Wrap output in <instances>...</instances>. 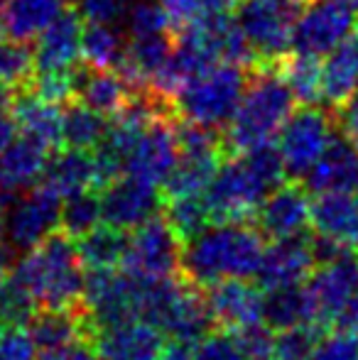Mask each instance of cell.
<instances>
[{"instance_id":"10","label":"cell","mask_w":358,"mask_h":360,"mask_svg":"<svg viewBox=\"0 0 358 360\" xmlns=\"http://www.w3.org/2000/svg\"><path fill=\"white\" fill-rule=\"evenodd\" d=\"M181 240L165 216H153L133 228L125 248L123 270L145 277H172L179 272Z\"/></svg>"},{"instance_id":"48","label":"cell","mask_w":358,"mask_h":360,"mask_svg":"<svg viewBox=\"0 0 358 360\" xmlns=\"http://www.w3.org/2000/svg\"><path fill=\"white\" fill-rule=\"evenodd\" d=\"M336 125H339L341 133H344L358 150V113H356V110L339 108V110H336Z\"/></svg>"},{"instance_id":"11","label":"cell","mask_w":358,"mask_h":360,"mask_svg":"<svg viewBox=\"0 0 358 360\" xmlns=\"http://www.w3.org/2000/svg\"><path fill=\"white\" fill-rule=\"evenodd\" d=\"M305 287L312 299L314 323H319L326 331L331 328L341 307L358 292V257L354 250H346L334 260L314 265Z\"/></svg>"},{"instance_id":"31","label":"cell","mask_w":358,"mask_h":360,"mask_svg":"<svg viewBox=\"0 0 358 360\" xmlns=\"http://www.w3.org/2000/svg\"><path fill=\"white\" fill-rule=\"evenodd\" d=\"M108 118L79 101L69 98L62 108V145L74 150H96L103 140Z\"/></svg>"},{"instance_id":"4","label":"cell","mask_w":358,"mask_h":360,"mask_svg":"<svg viewBox=\"0 0 358 360\" xmlns=\"http://www.w3.org/2000/svg\"><path fill=\"white\" fill-rule=\"evenodd\" d=\"M15 275L27 285L32 297L44 309H79L84 297L87 267L74 245V238L54 231L25 250L15 265Z\"/></svg>"},{"instance_id":"54","label":"cell","mask_w":358,"mask_h":360,"mask_svg":"<svg viewBox=\"0 0 358 360\" xmlns=\"http://www.w3.org/2000/svg\"><path fill=\"white\" fill-rule=\"evenodd\" d=\"M5 32V30H3V18H0V34H3Z\"/></svg>"},{"instance_id":"15","label":"cell","mask_w":358,"mask_h":360,"mask_svg":"<svg viewBox=\"0 0 358 360\" xmlns=\"http://www.w3.org/2000/svg\"><path fill=\"white\" fill-rule=\"evenodd\" d=\"M314 250H312V236L297 233V236L275 238L270 245L263 248L255 280L260 287H285L300 285L314 270Z\"/></svg>"},{"instance_id":"43","label":"cell","mask_w":358,"mask_h":360,"mask_svg":"<svg viewBox=\"0 0 358 360\" xmlns=\"http://www.w3.org/2000/svg\"><path fill=\"white\" fill-rule=\"evenodd\" d=\"M74 8L82 15L84 22L115 25L125 18V13L130 8V0H79Z\"/></svg>"},{"instance_id":"16","label":"cell","mask_w":358,"mask_h":360,"mask_svg":"<svg viewBox=\"0 0 358 360\" xmlns=\"http://www.w3.org/2000/svg\"><path fill=\"white\" fill-rule=\"evenodd\" d=\"M214 326L241 331L263 321V292L248 280H221L204 289Z\"/></svg>"},{"instance_id":"27","label":"cell","mask_w":358,"mask_h":360,"mask_svg":"<svg viewBox=\"0 0 358 360\" xmlns=\"http://www.w3.org/2000/svg\"><path fill=\"white\" fill-rule=\"evenodd\" d=\"M69 5V0H8L0 13L3 30L10 39H37V34L49 27Z\"/></svg>"},{"instance_id":"38","label":"cell","mask_w":358,"mask_h":360,"mask_svg":"<svg viewBox=\"0 0 358 360\" xmlns=\"http://www.w3.org/2000/svg\"><path fill=\"white\" fill-rule=\"evenodd\" d=\"M165 221L172 226L181 243L194 238L206 226H211V214L206 209L204 194L201 196H181V199L165 201Z\"/></svg>"},{"instance_id":"28","label":"cell","mask_w":358,"mask_h":360,"mask_svg":"<svg viewBox=\"0 0 358 360\" xmlns=\"http://www.w3.org/2000/svg\"><path fill=\"white\" fill-rule=\"evenodd\" d=\"M263 323L270 331L300 326V323H314L312 311V299L307 287L302 285H285L272 287L263 294Z\"/></svg>"},{"instance_id":"37","label":"cell","mask_w":358,"mask_h":360,"mask_svg":"<svg viewBox=\"0 0 358 360\" xmlns=\"http://www.w3.org/2000/svg\"><path fill=\"white\" fill-rule=\"evenodd\" d=\"M34 76V49L20 39H0V86L23 91Z\"/></svg>"},{"instance_id":"47","label":"cell","mask_w":358,"mask_h":360,"mask_svg":"<svg viewBox=\"0 0 358 360\" xmlns=\"http://www.w3.org/2000/svg\"><path fill=\"white\" fill-rule=\"evenodd\" d=\"M52 360H101V356L94 348V343H91V338H82V341H77L74 346H69L67 351H62Z\"/></svg>"},{"instance_id":"29","label":"cell","mask_w":358,"mask_h":360,"mask_svg":"<svg viewBox=\"0 0 358 360\" xmlns=\"http://www.w3.org/2000/svg\"><path fill=\"white\" fill-rule=\"evenodd\" d=\"M125 248H128V231L115 228L110 223L91 228L79 238V257L87 270H115L123 267Z\"/></svg>"},{"instance_id":"42","label":"cell","mask_w":358,"mask_h":360,"mask_svg":"<svg viewBox=\"0 0 358 360\" xmlns=\"http://www.w3.org/2000/svg\"><path fill=\"white\" fill-rule=\"evenodd\" d=\"M309 360H358V333L334 331L321 336Z\"/></svg>"},{"instance_id":"52","label":"cell","mask_w":358,"mask_h":360,"mask_svg":"<svg viewBox=\"0 0 358 360\" xmlns=\"http://www.w3.org/2000/svg\"><path fill=\"white\" fill-rule=\"evenodd\" d=\"M346 3H349V5H351V8H354V10H356V13H358V0H346Z\"/></svg>"},{"instance_id":"13","label":"cell","mask_w":358,"mask_h":360,"mask_svg":"<svg viewBox=\"0 0 358 360\" xmlns=\"http://www.w3.org/2000/svg\"><path fill=\"white\" fill-rule=\"evenodd\" d=\"M101 218L123 231H133L148 218L158 216L162 196L158 186L130 174H120L106 186H101Z\"/></svg>"},{"instance_id":"18","label":"cell","mask_w":358,"mask_h":360,"mask_svg":"<svg viewBox=\"0 0 358 360\" xmlns=\"http://www.w3.org/2000/svg\"><path fill=\"white\" fill-rule=\"evenodd\" d=\"M39 360H52L82 338H91V323L84 309H44L39 307L27 323Z\"/></svg>"},{"instance_id":"7","label":"cell","mask_w":358,"mask_h":360,"mask_svg":"<svg viewBox=\"0 0 358 360\" xmlns=\"http://www.w3.org/2000/svg\"><path fill=\"white\" fill-rule=\"evenodd\" d=\"M336 133V110L319 103H302L300 110H292L280 128V157L285 172L295 179L309 172L319 160L324 147Z\"/></svg>"},{"instance_id":"21","label":"cell","mask_w":358,"mask_h":360,"mask_svg":"<svg viewBox=\"0 0 358 360\" xmlns=\"http://www.w3.org/2000/svg\"><path fill=\"white\" fill-rule=\"evenodd\" d=\"M84 20L77 8L69 5L49 27L37 34L34 47V72H59L72 69L82 54Z\"/></svg>"},{"instance_id":"2","label":"cell","mask_w":358,"mask_h":360,"mask_svg":"<svg viewBox=\"0 0 358 360\" xmlns=\"http://www.w3.org/2000/svg\"><path fill=\"white\" fill-rule=\"evenodd\" d=\"M263 248L265 236L248 221L206 226L184 243L179 272L201 289L221 280H253Z\"/></svg>"},{"instance_id":"55","label":"cell","mask_w":358,"mask_h":360,"mask_svg":"<svg viewBox=\"0 0 358 360\" xmlns=\"http://www.w3.org/2000/svg\"><path fill=\"white\" fill-rule=\"evenodd\" d=\"M356 191H358V186H356ZM356 201H358V196H356Z\"/></svg>"},{"instance_id":"9","label":"cell","mask_w":358,"mask_h":360,"mask_svg":"<svg viewBox=\"0 0 358 360\" xmlns=\"http://www.w3.org/2000/svg\"><path fill=\"white\" fill-rule=\"evenodd\" d=\"M62 196L34 184L10 199L3 214V240L10 250H30L59 228Z\"/></svg>"},{"instance_id":"57","label":"cell","mask_w":358,"mask_h":360,"mask_svg":"<svg viewBox=\"0 0 358 360\" xmlns=\"http://www.w3.org/2000/svg\"><path fill=\"white\" fill-rule=\"evenodd\" d=\"M0 326H3V323H0Z\"/></svg>"},{"instance_id":"50","label":"cell","mask_w":358,"mask_h":360,"mask_svg":"<svg viewBox=\"0 0 358 360\" xmlns=\"http://www.w3.org/2000/svg\"><path fill=\"white\" fill-rule=\"evenodd\" d=\"M15 135H18V125H15L10 110H0V152L13 143Z\"/></svg>"},{"instance_id":"26","label":"cell","mask_w":358,"mask_h":360,"mask_svg":"<svg viewBox=\"0 0 358 360\" xmlns=\"http://www.w3.org/2000/svg\"><path fill=\"white\" fill-rule=\"evenodd\" d=\"M326 57L329 59L321 64V101L336 110L358 84V25Z\"/></svg>"},{"instance_id":"51","label":"cell","mask_w":358,"mask_h":360,"mask_svg":"<svg viewBox=\"0 0 358 360\" xmlns=\"http://www.w3.org/2000/svg\"><path fill=\"white\" fill-rule=\"evenodd\" d=\"M339 108H344V110H356V113H358V84H356V89L351 91L349 98L344 101V105H339ZM339 108H336V110H339Z\"/></svg>"},{"instance_id":"56","label":"cell","mask_w":358,"mask_h":360,"mask_svg":"<svg viewBox=\"0 0 358 360\" xmlns=\"http://www.w3.org/2000/svg\"><path fill=\"white\" fill-rule=\"evenodd\" d=\"M263 360H272V358H263Z\"/></svg>"},{"instance_id":"49","label":"cell","mask_w":358,"mask_h":360,"mask_svg":"<svg viewBox=\"0 0 358 360\" xmlns=\"http://www.w3.org/2000/svg\"><path fill=\"white\" fill-rule=\"evenodd\" d=\"M158 360H194V346L184 341H172L167 346H162Z\"/></svg>"},{"instance_id":"12","label":"cell","mask_w":358,"mask_h":360,"mask_svg":"<svg viewBox=\"0 0 358 360\" xmlns=\"http://www.w3.org/2000/svg\"><path fill=\"white\" fill-rule=\"evenodd\" d=\"M177 115H158L135 140L133 150L128 152L123 165V174L143 179L153 186H162L172 167L177 165L179 147L174 133Z\"/></svg>"},{"instance_id":"32","label":"cell","mask_w":358,"mask_h":360,"mask_svg":"<svg viewBox=\"0 0 358 360\" xmlns=\"http://www.w3.org/2000/svg\"><path fill=\"white\" fill-rule=\"evenodd\" d=\"M125 42L128 37L113 25L87 22V27L82 30V57L91 67L115 69L123 57Z\"/></svg>"},{"instance_id":"46","label":"cell","mask_w":358,"mask_h":360,"mask_svg":"<svg viewBox=\"0 0 358 360\" xmlns=\"http://www.w3.org/2000/svg\"><path fill=\"white\" fill-rule=\"evenodd\" d=\"M331 328H334V331L358 333V292L341 307V311L336 314Z\"/></svg>"},{"instance_id":"40","label":"cell","mask_w":358,"mask_h":360,"mask_svg":"<svg viewBox=\"0 0 358 360\" xmlns=\"http://www.w3.org/2000/svg\"><path fill=\"white\" fill-rule=\"evenodd\" d=\"M123 20L128 22V37H148V34L170 32L162 3H155V0H138V3H133Z\"/></svg>"},{"instance_id":"14","label":"cell","mask_w":358,"mask_h":360,"mask_svg":"<svg viewBox=\"0 0 358 360\" xmlns=\"http://www.w3.org/2000/svg\"><path fill=\"white\" fill-rule=\"evenodd\" d=\"M255 226L265 238H287L307 233L312 223V196L300 181L280 184L260 201L255 211Z\"/></svg>"},{"instance_id":"41","label":"cell","mask_w":358,"mask_h":360,"mask_svg":"<svg viewBox=\"0 0 358 360\" xmlns=\"http://www.w3.org/2000/svg\"><path fill=\"white\" fill-rule=\"evenodd\" d=\"M194 360H248V356L234 331L211 328L201 341L194 343Z\"/></svg>"},{"instance_id":"8","label":"cell","mask_w":358,"mask_h":360,"mask_svg":"<svg viewBox=\"0 0 358 360\" xmlns=\"http://www.w3.org/2000/svg\"><path fill=\"white\" fill-rule=\"evenodd\" d=\"M356 25L358 13L346 0H309L292 27L290 49L295 54L321 59L344 42Z\"/></svg>"},{"instance_id":"22","label":"cell","mask_w":358,"mask_h":360,"mask_svg":"<svg viewBox=\"0 0 358 360\" xmlns=\"http://www.w3.org/2000/svg\"><path fill=\"white\" fill-rule=\"evenodd\" d=\"M39 184L47 186L49 191H54L62 199L87 189L98 191L101 174H98L94 150H74V147L57 150L54 155L47 157V165H44Z\"/></svg>"},{"instance_id":"45","label":"cell","mask_w":358,"mask_h":360,"mask_svg":"<svg viewBox=\"0 0 358 360\" xmlns=\"http://www.w3.org/2000/svg\"><path fill=\"white\" fill-rule=\"evenodd\" d=\"M236 338H238L241 348L245 351L248 360H263L270 358L272 353V331L265 326L263 321L260 323H250V326L241 328V331H234Z\"/></svg>"},{"instance_id":"44","label":"cell","mask_w":358,"mask_h":360,"mask_svg":"<svg viewBox=\"0 0 358 360\" xmlns=\"http://www.w3.org/2000/svg\"><path fill=\"white\" fill-rule=\"evenodd\" d=\"M37 351L25 326H0V360H34Z\"/></svg>"},{"instance_id":"5","label":"cell","mask_w":358,"mask_h":360,"mask_svg":"<svg viewBox=\"0 0 358 360\" xmlns=\"http://www.w3.org/2000/svg\"><path fill=\"white\" fill-rule=\"evenodd\" d=\"M248 76L250 69L241 67V64H211L209 69L194 74L189 81L181 84V89L172 98L174 113L177 118L191 120V123L224 128L234 110L238 108Z\"/></svg>"},{"instance_id":"6","label":"cell","mask_w":358,"mask_h":360,"mask_svg":"<svg viewBox=\"0 0 358 360\" xmlns=\"http://www.w3.org/2000/svg\"><path fill=\"white\" fill-rule=\"evenodd\" d=\"M309 0H236V22L258 67H275L287 57L292 27Z\"/></svg>"},{"instance_id":"34","label":"cell","mask_w":358,"mask_h":360,"mask_svg":"<svg viewBox=\"0 0 358 360\" xmlns=\"http://www.w3.org/2000/svg\"><path fill=\"white\" fill-rule=\"evenodd\" d=\"M282 79L287 81L292 96L300 103H319L321 101V62L317 57H305V54H287L280 64Z\"/></svg>"},{"instance_id":"36","label":"cell","mask_w":358,"mask_h":360,"mask_svg":"<svg viewBox=\"0 0 358 360\" xmlns=\"http://www.w3.org/2000/svg\"><path fill=\"white\" fill-rule=\"evenodd\" d=\"M103 221L101 218V199L96 189L79 191L67 199H62V214H59V228L69 238H82L91 228H96Z\"/></svg>"},{"instance_id":"25","label":"cell","mask_w":358,"mask_h":360,"mask_svg":"<svg viewBox=\"0 0 358 360\" xmlns=\"http://www.w3.org/2000/svg\"><path fill=\"white\" fill-rule=\"evenodd\" d=\"M49 150L37 140L20 135L0 152V191L15 196L42 179Z\"/></svg>"},{"instance_id":"39","label":"cell","mask_w":358,"mask_h":360,"mask_svg":"<svg viewBox=\"0 0 358 360\" xmlns=\"http://www.w3.org/2000/svg\"><path fill=\"white\" fill-rule=\"evenodd\" d=\"M324 336L319 323H300V326L282 328L272 336V360H309L317 341Z\"/></svg>"},{"instance_id":"53","label":"cell","mask_w":358,"mask_h":360,"mask_svg":"<svg viewBox=\"0 0 358 360\" xmlns=\"http://www.w3.org/2000/svg\"><path fill=\"white\" fill-rule=\"evenodd\" d=\"M5 3H8V0H0V13H3V8H5Z\"/></svg>"},{"instance_id":"1","label":"cell","mask_w":358,"mask_h":360,"mask_svg":"<svg viewBox=\"0 0 358 360\" xmlns=\"http://www.w3.org/2000/svg\"><path fill=\"white\" fill-rule=\"evenodd\" d=\"M285 176L280 150L272 143L250 147L236 157H224L204 191L211 223L250 221L260 201L280 186Z\"/></svg>"},{"instance_id":"19","label":"cell","mask_w":358,"mask_h":360,"mask_svg":"<svg viewBox=\"0 0 358 360\" xmlns=\"http://www.w3.org/2000/svg\"><path fill=\"white\" fill-rule=\"evenodd\" d=\"M302 184L309 194L326 191H354L358 186V150L344 133H334L319 160L309 167Z\"/></svg>"},{"instance_id":"30","label":"cell","mask_w":358,"mask_h":360,"mask_svg":"<svg viewBox=\"0 0 358 360\" xmlns=\"http://www.w3.org/2000/svg\"><path fill=\"white\" fill-rule=\"evenodd\" d=\"M221 160H224L221 155H179L177 165L162 181V199L201 196L219 169Z\"/></svg>"},{"instance_id":"35","label":"cell","mask_w":358,"mask_h":360,"mask_svg":"<svg viewBox=\"0 0 358 360\" xmlns=\"http://www.w3.org/2000/svg\"><path fill=\"white\" fill-rule=\"evenodd\" d=\"M37 309V299L15 272L0 277V323L3 326H27Z\"/></svg>"},{"instance_id":"17","label":"cell","mask_w":358,"mask_h":360,"mask_svg":"<svg viewBox=\"0 0 358 360\" xmlns=\"http://www.w3.org/2000/svg\"><path fill=\"white\" fill-rule=\"evenodd\" d=\"M91 343L101 360H158L162 353V331L143 319L94 328Z\"/></svg>"},{"instance_id":"33","label":"cell","mask_w":358,"mask_h":360,"mask_svg":"<svg viewBox=\"0 0 358 360\" xmlns=\"http://www.w3.org/2000/svg\"><path fill=\"white\" fill-rule=\"evenodd\" d=\"M170 32L179 34L209 22L221 15L234 13L236 0H162Z\"/></svg>"},{"instance_id":"23","label":"cell","mask_w":358,"mask_h":360,"mask_svg":"<svg viewBox=\"0 0 358 360\" xmlns=\"http://www.w3.org/2000/svg\"><path fill=\"white\" fill-rule=\"evenodd\" d=\"M314 236L329 238L346 250H358V201L351 191H326L312 201Z\"/></svg>"},{"instance_id":"24","label":"cell","mask_w":358,"mask_h":360,"mask_svg":"<svg viewBox=\"0 0 358 360\" xmlns=\"http://www.w3.org/2000/svg\"><path fill=\"white\" fill-rule=\"evenodd\" d=\"M10 115L23 135L37 140L49 152L62 147V108L59 103L39 98L34 91H15L10 101Z\"/></svg>"},{"instance_id":"3","label":"cell","mask_w":358,"mask_h":360,"mask_svg":"<svg viewBox=\"0 0 358 360\" xmlns=\"http://www.w3.org/2000/svg\"><path fill=\"white\" fill-rule=\"evenodd\" d=\"M292 105H295V96L287 81L282 79L277 64L250 69L238 108L221 128L226 157L272 143L287 115L292 113Z\"/></svg>"},{"instance_id":"20","label":"cell","mask_w":358,"mask_h":360,"mask_svg":"<svg viewBox=\"0 0 358 360\" xmlns=\"http://www.w3.org/2000/svg\"><path fill=\"white\" fill-rule=\"evenodd\" d=\"M135 91L128 86L115 69H101L91 64H74L72 69V98L79 103L89 105L91 110L106 115H115L118 110L125 108Z\"/></svg>"}]
</instances>
